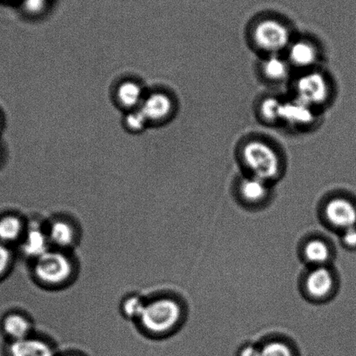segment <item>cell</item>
Segmentation results:
<instances>
[{
	"label": "cell",
	"mask_w": 356,
	"mask_h": 356,
	"mask_svg": "<svg viewBox=\"0 0 356 356\" xmlns=\"http://www.w3.org/2000/svg\"><path fill=\"white\" fill-rule=\"evenodd\" d=\"M183 317L181 303L172 297H157L146 302L138 320L145 334L153 337H167L179 326Z\"/></svg>",
	"instance_id": "6da1fadb"
},
{
	"label": "cell",
	"mask_w": 356,
	"mask_h": 356,
	"mask_svg": "<svg viewBox=\"0 0 356 356\" xmlns=\"http://www.w3.org/2000/svg\"><path fill=\"white\" fill-rule=\"evenodd\" d=\"M33 275L40 285L47 289H61L69 285L76 275L74 259L67 251L50 248L33 261Z\"/></svg>",
	"instance_id": "7a4b0ae2"
},
{
	"label": "cell",
	"mask_w": 356,
	"mask_h": 356,
	"mask_svg": "<svg viewBox=\"0 0 356 356\" xmlns=\"http://www.w3.org/2000/svg\"><path fill=\"white\" fill-rule=\"evenodd\" d=\"M243 158L251 176L268 183L278 177L281 170L280 159L269 145L259 140L250 141L243 148Z\"/></svg>",
	"instance_id": "3957f363"
},
{
	"label": "cell",
	"mask_w": 356,
	"mask_h": 356,
	"mask_svg": "<svg viewBox=\"0 0 356 356\" xmlns=\"http://www.w3.org/2000/svg\"><path fill=\"white\" fill-rule=\"evenodd\" d=\"M253 38L257 47L270 55L288 49L292 43L288 27L276 19L262 20L255 26Z\"/></svg>",
	"instance_id": "277c9868"
},
{
	"label": "cell",
	"mask_w": 356,
	"mask_h": 356,
	"mask_svg": "<svg viewBox=\"0 0 356 356\" xmlns=\"http://www.w3.org/2000/svg\"><path fill=\"white\" fill-rule=\"evenodd\" d=\"M296 99L312 107L323 105L330 95L326 79L319 72H307L296 82Z\"/></svg>",
	"instance_id": "5b68a950"
},
{
	"label": "cell",
	"mask_w": 356,
	"mask_h": 356,
	"mask_svg": "<svg viewBox=\"0 0 356 356\" xmlns=\"http://www.w3.org/2000/svg\"><path fill=\"white\" fill-rule=\"evenodd\" d=\"M51 248L70 251L77 243L79 235L75 225L65 218H57L46 227Z\"/></svg>",
	"instance_id": "8992f818"
},
{
	"label": "cell",
	"mask_w": 356,
	"mask_h": 356,
	"mask_svg": "<svg viewBox=\"0 0 356 356\" xmlns=\"http://www.w3.org/2000/svg\"><path fill=\"white\" fill-rule=\"evenodd\" d=\"M328 223L342 231L356 226V205L348 199L331 200L325 207Z\"/></svg>",
	"instance_id": "52a82bcc"
},
{
	"label": "cell",
	"mask_w": 356,
	"mask_h": 356,
	"mask_svg": "<svg viewBox=\"0 0 356 356\" xmlns=\"http://www.w3.org/2000/svg\"><path fill=\"white\" fill-rule=\"evenodd\" d=\"M334 281L333 272L326 266L314 268L307 275V292L316 300L326 298L333 291Z\"/></svg>",
	"instance_id": "ba28073f"
},
{
	"label": "cell",
	"mask_w": 356,
	"mask_h": 356,
	"mask_svg": "<svg viewBox=\"0 0 356 356\" xmlns=\"http://www.w3.org/2000/svg\"><path fill=\"white\" fill-rule=\"evenodd\" d=\"M51 245L46 231L39 225L27 228L22 238V251L26 258L34 261L49 250Z\"/></svg>",
	"instance_id": "9c48e42d"
},
{
	"label": "cell",
	"mask_w": 356,
	"mask_h": 356,
	"mask_svg": "<svg viewBox=\"0 0 356 356\" xmlns=\"http://www.w3.org/2000/svg\"><path fill=\"white\" fill-rule=\"evenodd\" d=\"M10 356H56L53 345L44 339L31 337L13 341L9 348Z\"/></svg>",
	"instance_id": "30bf717a"
},
{
	"label": "cell",
	"mask_w": 356,
	"mask_h": 356,
	"mask_svg": "<svg viewBox=\"0 0 356 356\" xmlns=\"http://www.w3.org/2000/svg\"><path fill=\"white\" fill-rule=\"evenodd\" d=\"M289 62L300 68L312 67L318 58L316 48L306 40L292 42L288 48Z\"/></svg>",
	"instance_id": "8fae6325"
},
{
	"label": "cell",
	"mask_w": 356,
	"mask_h": 356,
	"mask_svg": "<svg viewBox=\"0 0 356 356\" xmlns=\"http://www.w3.org/2000/svg\"><path fill=\"white\" fill-rule=\"evenodd\" d=\"M240 193L245 202L248 203L264 202L270 193L269 183L254 176H250L241 182Z\"/></svg>",
	"instance_id": "7c38bea8"
},
{
	"label": "cell",
	"mask_w": 356,
	"mask_h": 356,
	"mask_svg": "<svg viewBox=\"0 0 356 356\" xmlns=\"http://www.w3.org/2000/svg\"><path fill=\"white\" fill-rule=\"evenodd\" d=\"M312 107L296 99L293 102L283 103L282 120L293 125L305 126L312 122Z\"/></svg>",
	"instance_id": "4fadbf2b"
},
{
	"label": "cell",
	"mask_w": 356,
	"mask_h": 356,
	"mask_svg": "<svg viewBox=\"0 0 356 356\" xmlns=\"http://www.w3.org/2000/svg\"><path fill=\"white\" fill-rule=\"evenodd\" d=\"M172 107V104L168 96L163 93H155L148 97L140 111L147 120H160L171 113Z\"/></svg>",
	"instance_id": "5bb4252c"
},
{
	"label": "cell",
	"mask_w": 356,
	"mask_h": 356,
	"mask_svg": "<svg viewBox=\"0 0 356 356\" xmlns=\"http://www.w3.org/2000/svg\"><path fill=\"white\" fill-rule=\"evenodd\" d=\"M4 330L6 334L13 339V341H19L31 337L33 324L23 314H11L4 321Z\"/></svg>",
	"instance_id": "9a60e30c"
},
{
	"label": "cell",
	"mask_w": 356,
	"mask_h": 356,
	"mask_svg": "<svg viewBox=\"0 0 356 356\" xmlns=\"http://www.w3.org/2000/svg\"><path fill=\"white\" fill-rule=\"evenodd\" d=\"M304 257L314 268L326 266L331 258L330 248L324 241L314 239L304 248Z\"/></svg>",
	"instance_id": "2e32d148"
},
{
	"label": "cell",
	"mask_w": 356,
	"mask_h": 356,
	"mask_svg": "<svg viewBox=\"0 0 356 356\" xmlns=\"http://www.w3.org/2000/svg\"><path fill=\"white\" fill-rule=\"evenodd\" d=\"M262 69L266 77L272 81L280 82L289 77L290 65L288 60L278 54H272L264 62Z\"/></svg>",
	"instance_id": "e0dca14e"
},
{
	"label": "cell",
	"mask_w": 356,
	"mask_h": 356,
	"mask_svg": "<svg viewBox=\"0 0 356 356\" xmlns=\"http://www.w3.org/2000/svg\"><path fill=\"white\" fill-rule=\"evenodd\" d=\"M25 227L22 220L15 216H8L0 220V240L5 243H13L23 238Z\"/></svg>",
	"instance_id": "ac0fdd59"
},
{
	"label": "cell",
	"mask_w": 356,
	"mask_h": 356,
	"mask_svg": "<svg viewBox=\"0 0 356 356\" xmlns=\"http://www.w3.org/2000/svg\"><path fill=\"white\" fill-rule=\"evenodd\" d=\"M118 98L123 106L133 107L140 102L141 89L136 83H123L118 90Z\"/></svg>",
	"instance_id": "d6986e66"
},
{
	"label": "cell",
	"mask_w": 356,
	"mask_h": 356,
	"mask_svg": "<svg viewBox=\"0 0 356 356\" xmlns=\"http://www.w3.org/2000/svg\"><path fill=\"white\" fill-rule=\"evenodd\" d=\"M146 300L138 296H130L123 300L122 312L127 319L138 321L143 314Z\"/></svg>",
	"instance_id": "ffe728a7"
},
{
	"label": "cell",
	"mask_w": 356,
	"mask_h": 356,
	"mask_svg": "<svg viewBox=\"0 0 356 356\" xmlns=\"http://www.w3.org/2000/svg\"><path fill=\"white\" fill-rule=\"evenodd\" d=\"M261 114L268 122L282 120L283 103L275 99H266L261 105Z\"/></svg>",
	"instance_id": "44dd1931"
},
{
	"label": "cell",
	"mask_w": 356,
	"mask_h": 356,
	"mask_svg": "<svg viewBox=\"0 0 356 356\" xmlns=\"http://www.w3.org/2000/svg\"><path fill=\"white\" fill-rule=\"evenodd\" d=\"M261 356H293L291 348L284 342L272 341L261 348Z\"/></svg>",
	"instance_id": "7402d4cb"
},
{
	"label": "cell",
	"mask_w": 356,
	"mask_h": 356,
	"mask_svg": "<svg viewBox=\"0 0 356 356\" xmlns=\"http://www.w3.org/2000/svg\"><path fill=\"white\" fill-rule=\"evenodd\" d=\"M48 0H22L23 8L30 15H40L47 8Z\"/></svg>",
	"instance_id": "603a6c76"
},
{
	"label": "cell",
	"mask_w": 356,
	"mask_h": 356,
	"mask_svg": "<svg viewBox=\"0 0 356 356\" xmlns=\"http://www.w3.org/2000/svg\"><path fill=\"white\" fill-rule=\"evenodd\" d=\"M147 120V118L145 117L143 113L141 111L140 112L138 111V112L129 114L126 122L131 129L138 131L143 129Z\"/></svg>",
	"instance_id": "cb8c5ba5"
},
{
	"label": "cell",
	"mask_w": 356,
	"mask_h": 356,
	"mask_svg": "<svg viewBox=\"0 0 356 356\" xmlns=\"http://www.w3.org/2000/svg\"><path fill=\"white\" fill-rule=\"evenodd\" d=\"M341 243L349 250H356V226L341 232Z\"/></svg>",
	"instance_id": "d4e9b609"
},
{
	"label": "cell",
	"mask_w": 356,
	"mask_h": 356,
	"mask_svg": "<svg viewBox=\"0 0 356 356\" xmlns=\"http://www.w3.org/2000/svg\"><path fill=\"white\" fill-rule=\"evenodd\" d=\"M12 261V254L6 245L0 244V275L8 270Z\"/></svg>",
	"instance_id": "484cf974"
},
{
	"label": "cell",
	"mask_w": 356,
	"mask_h": 356,
	"mask_svg": "<svg viewBox=\"0 0 356 356\" xmlns=\"http://www.w3.org/2000/svg\"><path fill=\"white\" fill-rule=\"evenodd\" d=\"M240 356H261V348L248 345L241 349Z\"/></svg>",
	"instance_id": "4316f807"
},
{
	"label": "cell",
	"mask_w": 356,
	"mask_h": 356,
	"mask_svg": "<svg viewBox=\"0 0 356 356\" xmlns=\"http://www.w3.org/2000/svg\"><path fill=\"white\" fill-rule=\"evenodd\" d=\"M65 356H79V355H65Z\"/></svg>",
	"instance_id": "83f0119b"
}]
</instances>
